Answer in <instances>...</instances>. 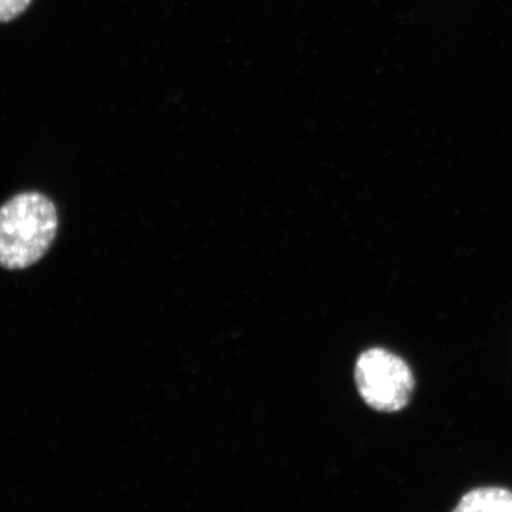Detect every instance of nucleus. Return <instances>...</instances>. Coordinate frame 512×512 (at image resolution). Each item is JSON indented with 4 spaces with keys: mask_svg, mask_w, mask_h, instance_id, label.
<instances>
[{
    "mask_svg": "<svg viewBox=\"0 0 512 512\" xmlns=\"http://www.w3.org/2000/svg\"><path fill=\"white\" fill-rule=\"evenodd\" d=\"M55 204L42 192H20L0 207V266L29 268L46 255L56 238Z\"/></svg>",
    "mask_w": 512,
    "mask_h": 512,
    "instance_id": "f257e3e1",
    "label": "nucleus"
},
{
    "mask_svg": "<svg viewBox=\"0 0 512 512\" xmlns=\"http://www.w3.org/2000/svg\"><path fill=\"white\" fill-rule=\"evenodd\" d=\"M32 0H0V23L12 22L22 16Z\"/></svg>",
    "mask_w": 512,
    "mask_h": 512,
    "instance_id": "20e7f679",
    "label": "nucleus"
},
{
    "mask_svg": "<svg viewBox=\"0 0 512 512\" xmlns=\"http://www.w3.org/2000/svg\"><path fill=\"white\" fill-rule=\"evenodd\" d=\"M355 380L363 402L377 412H400L412 400V369L389 350L373 348L363 352L356 362Z\"/></svg>",
    "mask_w": 512,
    "mask_h": 512,
    "instance_id": "f03ea898",
    "label": "nucleus"
},
{
    "mask_svg": "<svg viewBox=\"0 0 512 512\" xmlns=\"http://www.w3.org/2000/svg\"><path fill=\"white\" fill-rule=\"evenodd\" d=\"M453 512H512V491L501 487H480L468 491Z\"/></svg>",
    "mask_w": 512,
    "mask_h": 512,
    "instance_id": "7ed1b4c3",
    "label": "nucleus"
}]
</instances>
